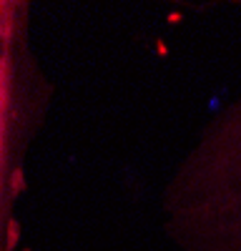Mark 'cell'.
Returning a JSON list of instances; mask_svg holds the SVG:
<instances>
[]
</instances>
